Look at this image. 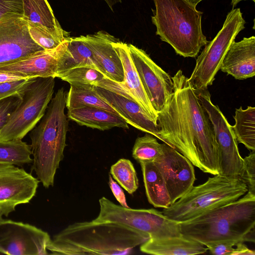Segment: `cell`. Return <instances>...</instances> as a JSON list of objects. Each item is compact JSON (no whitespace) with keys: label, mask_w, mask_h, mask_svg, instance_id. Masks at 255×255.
Listing matches in <instances>:
<instances>
[{"label":"cell","mask_w":255,"mask_h":255,"mask_svg":"<svg viewBox=\"0 0 255 255\" xmlns=\"http://www.w3.org/2000/svg\"><path fill=\"white\" fill-rule=\"evenodd\" d=\"M172 78L173 92L157 113V138L203 172L219 174L218 146L208 116L182 71Z\"/></svg>","instance_id":"obj_1"},{"label":"cell","mask_w":255,"mask_h":255,"mask_svg":"<svg viewBox=\"0 0 255 255\" xmlns=\"http://www.w3.org/2000/svg\"><path fill=\"white\" fill-rule=\"evenodd\" d=\"M149 238L123 224L92 220L69 225L51 239L47 249L54 255H126Z\"/></svg>","instance_id":"obj_2"},{"label":"cell","mask_w":255,"mask_h":255,"mask_svg":"<svg viewBox=\"0 0 255 255\" xmlns=\"http://www.w3.org/2000/svg\"><path fill=\"white\" fill-rule=\"evenodd\" d=\"M179 225L182 234L203 245L224 240L254 243L255 194L248 191L236 201Z\"/></svg>","instance_id":"obj_3"},{"label":"cell","mask_w":255,"mask_h":255,"mask_svg":"<svg viewBox=\"0 0 255 255\" xmlns=\"http://www.w3.org/2000/svg\"><path fill=\"white\" fill-rule=\"evenodd\" d=\"M67 94L63 88L57 91L40 123L30 133L32 170L46 188L53 186L56 171L64 158L68 128L64 112Z\"/></svg>","instance_id":"obj_4"},{"label":"cell","mask_w":255,"mask_h":255,"mask_svg":"<svg viewBox=\"0 0 255 255\" xmlns=\"http://www.w3.org/2000/svg\"><path fill=\"white\" fill-rule=\"evenodd\" d=\"M151 21L156 34L176 54L195 57L208 41L202 29L203 12L187 0H153Z\"/></svg>","instance_id":"obj_5"},{"label":"cell","mask_w":255,"mask_h":255,"mask_svg":"<svg viewBox=\"0 0 255 255\" xmlns=\"http://www.w3.org/2000/svg\"><path fill=\"white\" fill-rule=\"evenodd\" d=\"M248 191L247 185L240 178L217 174L202 184L193 186L162 212L169 219L181 223L236 201Z\"/></svg>","instance_id":"obj_6"},{"label":"cell","mask_w":255,"mask_h":255,"mask_svg":"<svg viewBox=\"0 0 255 255\" xmlns=\"http://www.w3.org/2000/svg\"><path fill=\"white\" fill-rule=\"evenodd\" d=\"M55 78H30L17 92L20 101L1 130L0 140L22 139L37 125L52 98Z\"/></svg>","instance_id":"obj_7"},{"label":"cell","mask_w":255,"mask_h":255,"mask_svg":"<svg viewBox=\"0 0 255 255\" xmlns=\"http://www.w3.org/2000/svg\"><path fill=\"white\" fill-rule=\"evenodd\" d=\"M245 23L240 8H233L227 14L222 27L204 46L188 78L196 91L207 90L212 85L226 52L237 35L245 28Z\"/></svg>","instance_id":"obj_8"},{"label":"cell","mask_w":255,"mask_h":255,"mask_svg":"<svg viewBox=\"0 0 255 255\" xmlns=\"http://www.w3.org/2000/svg\"><path fill=\"white\" fill-rule=\"evenodd\" d=\"M100 212L92 221L123 224L144 233L149 239H159L181 234L179 223L169 219L154 209H133L118 205L108 198L100 199Z\"/></svg>","instance_id":"obj_9"},{"label":"cell","mask_w":255,"mask_h":255,"mask_svg":"<svg viewBox=\"0 0 255 255\" xmlns=\"http://www.w3.org/2000/svg\"><path fill=\"white\" fill-rule=\"evenodd\" d=\"M196 93L212 125L218 144L219 174L230 178H240L243 158L232 126L219 108L212 102L208 89Z\"/></svg>","instance_id":"obj_10"},{"label":"cell","mask_w":255,"mask_h":255,"mask_svg":"<svg viewBox=\"0 0 255 255\" xmlns=\"http://www.w3.org/2000/svg\"><path fill=\"white\" fill-rule=\"evenodd\" d=\"M43 50L31 37L23 14L10 13L0 19V66Z\"/></svg>","instance_id":"obj_11"},{"label":"cell","mask_w":255,"mask_h":255,"mask_svg":"<svg viewBox=\"0 0 255 255\" xmlns=\"http://www.w3.org/2000/svg\"><path fill=\"white\" fill-rule=\"evenodd\" d=\"M51 239L48 233L30 224L4 219L0 222V253L47 255Z\"/></svg>","instance_id":"obj_12"},{"label":"cell","mask_w":255,"mask_h":255,"mask_svg":"<svg viewBox=\"0 0 255 255\" xmlns=\"http://www.w3.org/2000/svg\"><path fill=\"white\" fill-rule=\"evenodd\" d=\"M129 54L146 94L158 113L174 90L172 78L142 49L128 44Z\"/></svg>","instance_id":"obj_13"},{"label":"cell","mask_w":255,"mask_h":255,"mask_svg":"<svg viewBox=\"0 0 255 255\" xmlns=\"http://www.w3.org/2000/svg\"><path fill=\"white\" fill-rule=\"evenodd\" d=\"M161 153L153 161L165 182L171 204L193 186V165L185 156L168 144H161Z\"/></svg>","instance_id":"obj_14"},{"label":"cell","mask_w":255,"mask_h":255,"mask_svg":"<svg viewBox=\"0 0 255 255\" xmlns=\"http://www.w3.org/2000/svg\"><path fill=\"white\" fill-rule=\"evenodd\" d=\"M39 180L23 168L0 163V205L26 204L35 195Z\"/></svg>","instance_id":"obj_15"},{"label":"cell","mask_w":255,"mask_h":255,"mask_svg":"<svg viewBox=\"0 0 255 255\" xmlns=\"http://www.w3.org/2000/svg\"><path fill=\"white\" fill-rule=\"evenodd\" d=\"M69 37L54 49L44 50L21 60L0 66V73L21 79L56 78L58 60L67 47Z\"/></svg>","instance_id":"obj_16"},{"label":"cell","mask_w":255,"mask_h":255,"mask_svg":"<svg viewBox=\"0 0 255 255\" xmlns=\"http://www.w3.org/2000/svg\"><path fill=\"white\" fill-rule=\"evenodd\" d=\"M84 37L92 51L97 69L107 78L123 84L124 81L123 65L113 45L118 39L103 30L84 35Z\"/></svg>","instance_id":"obj_17"},{"label":"cell","mask_w":255,"mask_h":255,"mask_svg":"<svg viewBox=\"0 0 255 255\" xmlns=\"http://www.w3.org/2000/svg\"><path fill=\"white\" fill-rule=\"evenodd\" d=\"M220 70L238 80L255 75V36L233 41L226 52Z\"/></svg>","instance_id":"obj_18"},{"label":"cell","mask_w":255,"mask_h":255,"mask_svg":"<svg viewBox=\"0 0 255 255\" xmlns=\"http://www.w3.org/2000/svg\"><path fill=\"white\" fill-rule=\"evenodd\" d=\"M98 93L128 124L157 137V122L135 102L121 95L96 87Z\"/></svg>","instance_id":"obj_19"},{"label":"cell","mask_w":255,"mask_h":255,"mask_svg":"<svg viewBox=\"0 0 255 255\" xmlns=\"http://www.w3.org/2000/svg\"><path fill=\"white\" fill-rule=\"evenodd\" d=\"M113 45L121 60L124 75L122 84L136 102L152 119L156 121L157 113L150 102L130 57L128 45L117 39Z\"/></svg>","instance_id":"obj_20"},{"label":"cell","mask_w":255,"mask_h":255,"mask_svg":"<svg viewBox=\"0 0 255 255\" xmlns=\"http://www.w3.org/2000/svg\"><path fill=\"white\" fill-rule=\"evenodd\" d=\"M143 253L154 255H193L206 253L208 248L183 234L159 239H148L140 246Z\"/></svg>","instance_id":"obj_21"},{"label":"cell","mask_w":255,"mask_h":255,"mask_svg":"<svg viewBox=\"0 0 255 255\" xmlns=\"http://www.w3.org/2000/svg\"><path fill=\"white\" fill-rule=\"evenodd\" d=\"M68 118L77 124L100 130L115 127L128 129V124L120 115L103 109L88 107L68 111Z\"/></svg>","instance_id":"obj_22"},{"label":"cell","mask_w":255,"mask_h":255,"mask_svg":"<svg viewBox=\"0 0 255 255\" xmlns=\"http://www.w3.org/2000/svg\"><path fill=\"white\" fill-rule=\"evenodd\" d=\"M56 78L68 82L70 85H94L135 102L122 84L107 78L94 68L85 66L74 68L59 74Z\"/></svg>","instance_id":"obj_23"},{"label":"cell","mask_w":255,"mask_h":255,"mask_svg":"<svg viewBox=\"0 0 255 255\" xmlns=\"http://www.w3.org/2000/svg\"><path fill=\"white\" fill-rule=\"evenodd\" d=\"M85 66L97 69L92 51L86 43L84 35L69 36L67 47L58 60L56 78L68 70Z\"/></svg>","instance_id":"obj_24"},{"label":"cell","mask_w":255,"mask_h":255,"mask_svg":"<svg viewBox=\"0 0 255 255\" xmlns=\"http://www.w3.org/2000/svg\"><path fill=\"white\" fill-rule=\"evenodd\" d=\"M148 202L154 207L166 208L171 199L164 179L153 161L139 162Z\"/></svg>","instance_id":"obj_25"},{"label":"cell","mask_w":255,"mask_h":255,"mask_svg":"<svg viewBox=\"0 0 255 255\" xmlns=\"http://www.w3.org/2000/svg\"><path fill=\"white\" fill-rule=\"evenodd\" d=\"M88 107L103 109L119 115L114 109L98 93L95 86L70 84V88L66 98V107L68 111Z\"/></svg>","instance_id":"obj_26"},{"label":"cell","mask_w":255,"mask_h":255,"mask_svg":"<svg viewBox=\"0 0 255 255\" xmlns=\"http://www.w3.org/2000/svg\"><path fill=\"white\" fill-rule=\"evenodd\" d=\"M234 118L235 124L232 128L238 143L255 150V108L248 106L244 110L240 107L236 109Z\"/></svg>","instance_id":"obj_27"},{"label":"cell","mask_w":255,"mask_h":255,"mask_svg":"<svg viewBox=\"0 0 255 255\" xmlns=\"http://www.w3.org/2000/svg\"><path fill=\"white\" fill-rule=\"evenodd\" d=\"M23 16L27 21L45 27L62 28L47 0H22Z\"/></svg>","instance_id":"obj_28"},{"label":"cell","mask_w":255,"mask_h":255,"mask_svg":"<svg viewBox=\"0 0 255 255\" xmlns=\"http://www.w3.org/2000/svg\"><path fill=\"white\" fill-rule=\"evenodd\" d=\"M31 147L22 139L0 140V163L23 166L32 162Z\"/></svg>","instance_id":"obj_29"},{"label":"cell","mask_w":255,"mask_h":255,"mask_svg":"<svg viewBox=\"0 0 255 255\" xmlns=\"http://www.w3.org/2000/svg\"><path fill=\"white\" fill-rule=\"evenodd\" d=\"M29 34L32 39L44 50L55 48L69 37V33L62 28L50 29L27 22Z\"/></svg>","instance_id":"obj_30"},{"label":"cell","mask_w":255,"mask_h":255,"mask_svg":"<svg viewBox=\"0 0 255 255\" xmlns=\"http://www.w3.org/2000/svg\"><path fill=\"white\" fill-rule=\"evenodd\" d=\"M110 173L119 184L129 194L133 193L138 187V180L132 162L121 158L113 164Z\"/></svg>","instance_id":"obj_31"},{"label":"cell","mask_w":255,"mask_h":255,"mask_svg":"<svg viewBox=\"0 0 255 255\" xmlns=\"http://www.w3.org/2000/svg\"><path fill=\"white\" fill-rule=\"evenodd\" d=\"M161 150V144L152 135L147 133L136 139L132 156L138 162L153 161L160 154Z\"/></svg>","instance_id":"obj_32"},{"label":"cell","mask_w":255,"mask_h":255,"mask_svg":"<svg viewBox=\"0 0 255 255\" xmlns=\"http://www.w3.org/2000/svg\"><path fill=\"white\" fill-rule=\"evenodd\" d=\"M208 251L217 255H255L254 250L248 248L244 242L236 240H224L204 245Z\"/></svg>","instance_id":"obj_33"},{"label":"cell","mask_w":255,"mask_h":255,"mask_svg":"<svg viewBox=\"0 0 255 255\" xmlns=\"http://www.w3.org/2000/svg\"><path fill=\"white\" fill-rule=\"evenodd\" d=\"M240 178L247 185L248 191L255 194V150L243 158Z\"/></svg>","instance_id":"obj_34"},{"label":"cell","mask_w":255,"mask_h":255,"mask_svg":"<svg viewBox=\"0 0 255 255\" xmlns=\"http://www.w3.org/2000/svg\"><path fill=\"white\" fill-rule=\"evenodd\" d=\"M20 101L17 94L0 100V132Z\"/></svg>","instance_id":"obj_35"},{"label":"cell","mask_w":255,"mask_h":255,"mask_svg":"<svg viewBox=\"0 0 255 255\" xmlns=\"http://www.w3.org/2000/svg\"><path fill=\"white\" fill-rule=\"evenodd\" d=\"M29 79H23L0 83V100L16 94L27 83Z\"/></svg>","instance_id":"obj_36"},{"label":"cell","mask_w":255,"mask_h":255,"mask_svg":"<svg viewBox=\"0 0 255 255\" xmlns=\"http://www.w3.org/2000/svg\"><path fill=\"white\" fill-rule=\"evenodd\" d=\"M10 13L23 14L22 0H0V19Z\"/></svg>","instance_id":"obj_37"},{"label":"cell","mask_w":255,"mask_h":255,"mask_svg":"<svg viewBox=\"0 0 255 255\" xmlns=\"http://www.w3.org/2000/svg\"><path fill=\"white\" fill-rule=\"evenodd\" d=\"M109 178L110 187L117 200L121 204V206L127 208H129L128 205L126 197L123 189L113 179L111 175H109Z\"/></svg>","instance_id":"obj_38"},{"label":"cell","mask_w":255,"mask_h":255,"mask_svg":"<svg viewBox=\"0 0 255 255\" xmlns=\"http://www.w3.org/2000/svg\"><path fill=\"white\" fill-rule=\"evenodd\" d=\"M16 206L10 204L0 205V222L3 219V216H7L15 210Z\"/></svg>","instance_id":"obj_39"},{"label":"cell","mask_w":255,"mask_h":255,"mask_svg":"<svg viewBox=\"0 0 255 255\" xmlns=\"http://www.w3.org/2000/svg\"><path fill=\"white\" fill-rule=\"evenodd\" d=\"M21 79H23L5 73H0V83H4Z\"/></svg>","instance_id":"obj_40"},{"label":"cell","mask_w":255,"mask_h":255,"mask_svg":"<svg viewBox=\"0 0 255 255\" xmlns=\"http://www.w3.org/2000/svg\"><path fill=\"white\" fill-rule=\"evenodd\" d=\"M112 11H114V6L118 3H121L122 0H104Z\"/></svg>","instance_id":"obj_41"},{"label":"cell","mask_w":255,"mask_h":255,"mask_svg":"<svg viewBox=\"0 0 255 255\" xmlns=\"http://www.w3.org/2000/svg\"><path fill=\"white\" fill-rule=\"evenodd\" d=\"M242 0H231V4L232 5L233 7H234L235 6L237 5V4L240 1ZM253 2H255V0H251Z\"/></svg>","instance_id":"obj_42"},{"label":"cell","mask_w":255,"mask_h":255,"mask_svg":"<svg viewBox=\"0 0 255 255\" xmlns=\"http://www.w3.org/2000/svg\"><path fill=\"white\" fill-rule=\"evenodd\" d=\"M188 1L192 3L194 6H196L197 5L203 0H187Z\"/></svg>","instance_id":"obj_43"}]
</instances>
